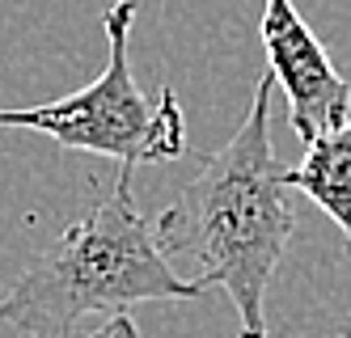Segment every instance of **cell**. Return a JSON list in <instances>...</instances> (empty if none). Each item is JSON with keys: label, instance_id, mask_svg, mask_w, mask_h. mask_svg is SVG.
Here are the masks:
<instances>
[{"label": "cell", "instance_id": "cell-7", "mask_svg": "<svg viewBox=\"0 0 351 338\" xmlns=\"http://www.w3.org/2000/svg\"><path fill=\"white\" fill-rule=\"evenodd\" d=\"M339 334H343V338H351V313L343 317V326H339Z\"/></svg>", "mask_w": 351, "mask_h": 338}, {"label": "cell", "instance_id": "cell-8", "mask_svg": "<svg viewBox=\"0 0 351 338\" xmlns=\"http://www.w3.org/2000/svg\"><path fill=\"white\" fill-rule=\"evenodd\" d=\"M347 258H351V237H347Z\"/></svg>", "mask_w": 351, "mask_h": 338}, {"label": "cell", "instance_id": "cell-3", "mask_svg": "<svg viewBox=\"0 0 351 338\" xmlns=\"http://www.w3.org/2000/svg\"><path fill=\"white\" fill-rule=\"evenodd\" d=\"M136 0H114L102 13L106 30V64L93 81L68 97L38 101L21 110H0V127L9 132H38L72 152L119 161V173H136L140 165H165L186 152V114L169 85H161L157 101L140 93L128 34L136 21Z\"/></svg>", "mask_w": 351, "mask_h": 338}, {"label": "cell", "instance_id": "cell-5", "mask_svg": "<svg viewBox=\"0 0 351 338\" xmlns=\"http://www.w3.org/2000/svg\"><path fill=\"white\" fill-rule=\"evenodd\" d=\"M288 186L309 195L351 237V114L305 144V157L288 165Z\"/></svg>", "mask_w": 351, "mask_h": 338}, {"label": "cell", "instance_id": "cell-6", "mask_svg": "<svg viewBox=\"0 0 351 338\" xmlns=\"http://www.w3.org/2000/svg\"><path fill=\"white\" fill-rule=\"evenodd\" d=\"M81 338H140V330H136V322H132L128 313H119V317H110V322H102V326H93V330L81 334Z\"/></svg>", "mask_w": 351, "mask_h": 338}, {"label": "cell", "instance_id": "cell-2", "mask_svg": "<svg viewBox=\"0 0 351 338\" xmlns=\"http://www.w3.org/2000/svg\"><path fill=\"white\" fill-rule=\"evenodd\" d=\"M199 296L204 288L173 275L153 224L136 212L132 173H119L114 195L21 271L0 300V322L26 338H81L132 304Z\"/></svg>", "mask_w": 351, "mask_h": 338}, {"label": "cell", "instance_id": "cell-1", "mask_svg": "<svg viewBox=\"0 0 351 338\" xmlns=\"http://www.w3.org/2000/svg\"><path fill=\"white\" fill-rule=\"evenodd\" d=\"M271 89L275 76L267 72L233 140L208 152L204 169L153 224L173 275L204 292H229L237 338H271L267 288L296 232L288 165L271 148Z\"/></svg>", "mask_w": 351, "mask_h": 338}, {"label": "cell", "instance_id": "cell-4", "mask_svg": "<svg viewBox=\"0 0 351 338\" xmlns=\"http://www.w3.org/2000/svg\"><path fill=\"white\" fill-rule=\"evenodd\" d=\"M258 34L267 51V72L288 97L292 132L309 144L313 136L339 127L351 114V85L339 76V68L330 64L326 47L292 0H267Z\"/></svg>", "mask_w": 351, "mask_h": 338}]
</instances>
